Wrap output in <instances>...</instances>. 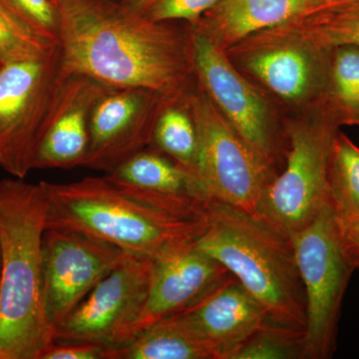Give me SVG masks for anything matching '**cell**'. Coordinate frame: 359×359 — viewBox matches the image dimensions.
Here are the masks:
<instances>
[{
    "label": "cell",
    "instance_id": "3",
    "mask_svg": "<svg viewBox=\"0 0 359 359\" xmlns=\"http://www.w3.org/2000/svg\"><path fill=\"white\" fill-rule=\"evenodd\" d=\"M196 245L264 304L271 321L306 330V292L289 236L255 215L212 199Z\"/></svg>",
    "mask_w": 359,
    "mask_h": 359
},
{
    "label": "cell",
    "instance_id": "32",
    "mask_svg": "<svg viewBox=\"0 0 359 359\" xmlns=\"http://www.w3.org/2000/svg\"><path fill=\"white\" fill-rule=\"evenodd\" d=\"M0 269H1V248H0Z\"/></svg>",
    "mask_w": 359,
    "mask_h": 359
},
{
    "label": "cell",
    "instance_id": "8",
    "mask_svg": "<svg viewBox=\"0 0 359 359\" xmlns=\"http://www.w3.org/2000/svg\"><path fill=\"white\" fill-rule=\"evenodd\" d=\"M190 45L201 88L276 177L278 164L283 168L285 163V147L266 101L231 65L223 49L196 25H191Z\"/></svg>",
    "mask_w": 359,
    "mask_h": 359
},
{
    "label": "cell",
    "instance_id": "18",
    "mask_svg": "<svg viewBox=\"0 0 359 359\" xmlns=\"http://www.w3.org/2000/svg\"><path fill=\"white\" fill-rule=\"evenodd\" d=\"M318 0H221L195 25L223 50L283 25Z\"/></svg>",
    "mask_w": 359,
    "mask_h": 359
},
{
    "label": "cell",
    "instance_id": "2",
    "mask_svg": "<svg viewBox=\"0 0 359 359\" xmlns=\"http://www.w3.org/2000/svg\"><path fill=\"white\" fill-rule=\"evenodd\" d=\"M43 189L23 179L0 182V359H40L54 344L44 304Z\"/></svg>",
    "mask_w": 359,
    "mask_h": 359
},
{
    "label": "cell",
    "instance_id": "16",
    "mask_svg": "<svg viewBox=\"0 0 359 359\" xmlns=\"http://www.w3.org/2000/svg\"><path fill=\"white\" fill-rule=\"evenodd\" d=\"M105 178L182 218L205 219L212 200L195 174L151 146L116 167Z\"/></svg>",
    "mask_w": 359,
    "mask_h": 359
},
{
    "label": "cell",
    "instance_id": "9",
    "mask_svg": "<svg viewBox=\"0 0 359 359\" xmlns=\"http://www.w3.org/2000/svg\"><path fill=\"white\" fill-rule=\"evenodd\" d=\"M59 83V49L42 60L0 67V168L25 179Z\"/></svg>",
    "mask_w": 359,
    "mask_h": 359
},
{
    "label": "cell",
    "instance_id": "19",
    "mask_svg": "<svg viewBox=\"0 0 359 359\" xmlns=\"http://www.w3.org/2000/svg\"><path fill=\"white\" fill-rule=\"evenodd\" d=\"M269 36L297 40L316 50L359 47V0L314 6L283 25L262 32Z\"/></svg>",
    "mask_w": 359,
    "mask_h": 359
},
{
    "label": "cell",
    "instance_id": "27",
    "mask_svg": "<svg viewBox=\"0 0 359 359\" xmlns=\"http://www.w3.org/2000/svg\"><path fill=\"white\" fill-rule=\"evenodd\" d=\"M219 1L221 0H155L144 14L160 22L183 20L192 25Z\"/></svg>",
    "mask_w": 359,
    "mask_h": 359
},
{
    "label": "cell",
    "instance_id": "30",
    "mask_svg": "<svg viewBox=\"0 0 359 359\" xmlns=\"http://www.w3.org/2000/svg\"><path fill=\"white\" fill-rule=\"evenodd\" d=\"M127 6H131L132 8L140 11V13H145L146 9L148 8L155 0H121Z\"/></svg>",
    "mask_w": 359,
    "mask_h": 359
},
{
    "label": "cell",
    "instance_id": "11",
    "mask_svg": "<svg viewBox=\"0 0 359 359\" xmlns=\"http://www.w3.org/2000/svg\"><path fill=\"white\" fill-rule=\"evenodd\" d=\"M129 255L82 231L46 229L42 242L44 304L54 332L68 313Z\"/></svg>",
    "mask_w": 359,
    "mask_h": 359
},
{
    "label": "cell",
    "instance_id": "14",
    "mask_svg": "<svg viewBox=\"0 0 359 359\" xmlns=\"http://www.w3.org/2000/svg\"><path fill=\"white\" fill-rule=\"evenodd\" d=\"M108 88L82 75L59 79L33 158V170L83 167L92 109Z\"/></svg>",
    "mask_w": 359,
    "mask_h": 359
},
{
    "label": "cell",
    "instance_id": "10",
    "mask_svg": "<svg viewBox=\"0 0 359 359\" xmlns=\"http://www.w3.org/2000/svg\"><path fill=\"white\" fill-rule=\"evenodd\" d=\"M153 264V257L130 254L59 323L54 342L123 346L147 299Z\"/></svg>",
    "mask_w": 359,
    "mask_h": 359
},
{
    "label": "cell",
    "instance_id": "13",
    "mask_svg": "<svg viewBox=\"0 0 359 359\" xmlns=\"http://www.w3.org/2000/svg\"><path fill=\"white\" fill-rule=\"evenodd\" d=\"M153 261L147 299L125 344L163 318L183 311L229 273L198 248L196 238L166 245Z\"/></svg>",
    "mask_w": 359,
    "mask_h": 359
},
{
    "label": "cell",
    "instance_id": "22",
    "mask_svg": "<svg viewBox=\"0 0 359 359\" xmlns=\"http://www.w3.org/2000/svg\"><path fill=\"white\" fill-rule=\"evenodd\" d=\"M327 202L337 221L359 219V147L341 132L330 150Z\"/></svg>",
    "mask_w": 359,
    "mask_h": 359
},
{
    "label": "cell",
    "instance_id": "12",
    "mask_svg": "<svg viewBox=\"0 0 359 359\" xmlns=\"http://www.w3.org/2000/svg\"><path fill=\"white\" fill-rule=\"evenodd\" d=\"M169 94L146 88H108L92 109L83 167L113 171L150 147L156 121Z\"/></svg>",
    "mask_w": 359,
    "mask_h": 359
},
{
    "label": "cell",
    "instance_id": "28",
    "mask_svg": "<svg viewBox=\"0 0 359 359\" xmlns=\"http://www.w3.org/2000/svg\"><path fill=\"white\" fill-rule=\"evenodd\" d=\"M109 347L98 344H53L40 359H106V353Z\"/></svg>",
    "mask_w": 359,
    "mask_h": 359
},
{
    "label": "cell",
    "instance_id": "17",
    "mask_svg": "<svg viewBox=\"0 0 359 359\" xmlns=\"http://www.w3.org/2000/svg\"><path fill=\"white\" fill-rule=\"evenodd\" d=\"M262 34L250 42L245 69L271 91L292 102L327 91L330 52L316 50L297 40Z\"/></svg>",
    "mask_w": 359,
    "mask_h": 359
},
{
    "label": "cell",
    "instance_id": "23",
    "mask_svg": "<svg viewBox=\"0 0 359 359\" xmlns=\"http://www.w3.org/2000/svg\"><path fill=\"white\" fill-rule=\"evenodd\" d=\"M325 97L342 125H359V47L344 45L330 51Z\"/></svg>",
    "mask_w": 359,
    "mask_h": 359
},
{
    "label": "cell",
    "instance_id": "7",
    "mask_svg": "<svg viewBox=\"0 0 359 359\" xmlns=\"http://www.w3.org/2000/svg\"><path fill=\"white\" fill-rule=\"evenodd\" d=\"M198 133L197 174L212 199L256 216L275 178L202 88L187 90Z\"/></svg>",
    "mask_w": 359,
    "mask_h": 359
},
{
    "label": "cell",
    "instance_id": "4",
    "mask_svg": "<svg viewBox=\"0 0 359 359\" xmlns=\"http://www.w3.org/2000/svg\"><path fill=\"white\" fill-rule=\"evenodd\" d=\"M40 185L47 229L82 231L137 256L154 257L172 243L197 238L205 228V218L176 216L105 177Z\"/></svg>",
    "mask_w": 359,
    "mask_h": 359
},
{
    "label": "cell",
    "instance_id": "1",
    "mask_svg": "<svg viewBox=\"0 0 359 359\" xmlns=\"http://www.w3.org/2000/svg\"><path fill=\"white\" fill-rule=\"evenodd\" d=\"M59 13V79L91 78L109 88L180 93L194 74L190 32L121 0H52Z\"/></svg>",
    "mask_w": 359,
    "mask_h": 359
},
{
    "label": "cell",
    "instance_id": "21",
    "mask_svg": "<svg viewBox=\"0 0 359 359\" xmlns=\"http://www.w3.org/2000/svg\"><path fill=\"white\" fill-rule=\"evenodd\" d=\"M187 90L167 99L156 121L150 146L198 177V133Z\"/></svg>",
    "mask_w": 359,
    "mask_h": 359
},
{
    "label": "cell",
    "instance_id": "29",
    "mask_svg": "<svg viewBox=\"0 0 359 359\" xmlns=\"http://www.w3.org/2000/svg\"><path fill=\"white\" fill-rule=\"evenodd\" d=\"M342 252L354 269H359V219L337 221Z\"/></svg>",
    "mask_w": 359,
    "mask_h": 359
},
{
    "label": "cell",
    "instance_id": "6",
    "mask_svg": "<svg viewBox=\"0 0 359 359\" xmlns=\"http://www.w3.org/2000/svg\"><path fill=\"white\" fill-rule=\"evenodd\" d=\"M306 292V359H330L337 346L340 311L355 271L340 248L328 202L313 221L290 235Z\"/></svg>",
    "mask_w": 359,
    "mask_h": 359
},
{
    "label": "cell",
    "instance_id": "5",
    "mask_svg": "<svg viewBox=\"0 0 359 359\" xmlns=\"http://www.w3.org/2000/svg\"><path fill=\"white\" fill-rule=\"evenodd\" d=\"M340 125L325 95L313 116L290 125L285 163L264 191L257 218L289 237L313 221L327 202L328 162Z\"/></svg>",
    "mask_w": 359,
    "mask_h": 359
},
{
    "label": "cell",
    "instance_id": "31",
    "mask_svg": "<svg viewBox=\"0 0 359 359\" xmlns=\"http://www.w3.org/2000/svg\"><path fill=\"white\" fill-rule=\"evenodd\" d=\"M351 1H356V0H318L316 6H330V4H346Z\"/></svg>",
    "mask_w": 359,
    "mask_h": 359
},
{
    "label": "cell",
    "instance_id": "26",
    "mask_svg": "<svg viewBox=\"0 0 359 359\" xmlns=\"http://www.w3.org/2000/svg\"><path fill=\"white\" fill-rule=\"evenodd\" d=\"M37 32L59 43V13L52 0H0Z\"/></svg>",
    "mask_w": 359,
    "mask_h": 359
},
{
    "label": "cell",
    "instance_id": "33",
    "mask_svg": "<svg viewBox=\"0 0 359 359\" xmlns=\"http://www.w3.org/2000/svg\"><path fill=\"white\" fill-rule=\"evenodd\" d=\"M2 65H0V67H1Z\"/></svg>",
    "mask_w": 359,
    "mask_h": 359
},
{
    "label": "cell",
    "instance_id": "15",
    "mask_svg": "<svg viewBox=\"0 0 359 359\" xmlns=\"http://www.w3.org/2000/svg\"><path fill=\"white\" fill-rule=\"evenodd\" d=\"M176 314L214 347L218 359L233 358L271 320L264 304L230 273Z\"/></svg>",
    "mask_w": 359,
    "mask_h": 359
},
{
    "label": "cell",
    "instance_id": "24",
    "mask_svg": "<svg viewBox=\"0 0 359 359\" xmlns=\"http://www.w3.org/2000/svg\"><path fill=\"white\" fill-rule=\"evenodd\" d=\"M58 49V42L37 32L0 2V65L42 60Z\"/></svg>",
    "mask_w": 359,
    "mask_h": 359
},
{
    "label": "cell",
    "instance_id": "25",
    "mask_svg": "<svg viewBox=\"0 0 359 359\" xmlns=\"http://www.w3.org/2000/svg\"><path fill=\"white\" fill-rule=\"evenodd\" d=\"M231 359H306V330L266 321Z\"/></svg>",
    "mask_w": 359,
    "mask_h": 359
},
{
    "label": "cell",
    "instance_id": "20",
    "mask_svg": "<svg viewBox=\"0 0 359 359\" xmlns=\"http://www.w3.org/2000/svg\"><path fill=\"white\" fill-rule=\"evenodd\" d=\"M106 359H218V355L207 340L175 313L127 344L108 348Z\"/></svg>",
    "mask_w": 359,
    "mask_h": 359
}]
</instances>
